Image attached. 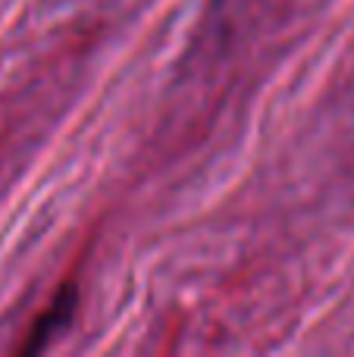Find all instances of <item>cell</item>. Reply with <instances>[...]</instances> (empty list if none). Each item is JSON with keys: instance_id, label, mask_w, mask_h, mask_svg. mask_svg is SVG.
<instances>
[{"instance_id": "6da1fadb", "label": "cell", "mask_w": 354, "mask_h": 357, "mask_svg": "<svg viewBox=\"0 0 354 357\" xmlns=\"http://www.w3.org/2000/svg\"><path fill=\"white\" fill-rule=\"evenodd\" d=\"M72 307H75V289L72 285H66V289H60V295L54 298V304L47 307V314L31 326V335H29V342L22 345V351H38V348L47 345L50 335H54V329H60V326H66L69 323Z\"/></svg>"}]
</instances>
